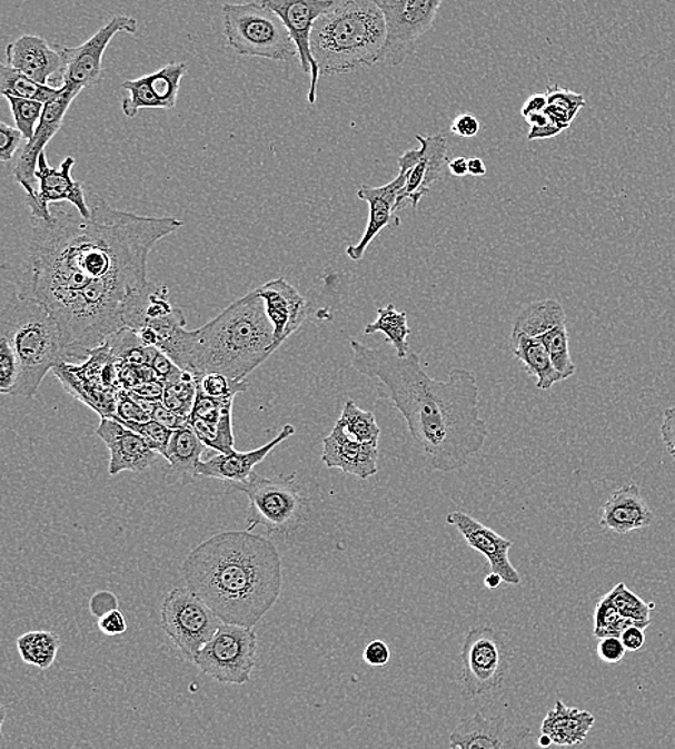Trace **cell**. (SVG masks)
<instances>
[{
	"instance_id": "obj_1",
	"label": "cell",
	"mask_w": 675,
	"mask_h": 749,
	"mask_svg": "<svg viewBox=\"0 0 675 749\" xmlns=\"http://www.w3.org/2000/svg\"><path fill=\"white\" fill-rule=\"evenodd\" d=\"M85 218L70 204H58L48 221L32 218L29 258L32 295L61 327L68 362L81 361L126 329L123 312L131 292L146 286L156 244L183 223L88 203Z\"/></svg>"
},
{
	"instance_id": "obj_2",
	"label": "cell",
	"mask_w": 675,
	"mask_h": 749,
	"mask_svg": "<svg viewBox=\"0 0 675 749\" xmlns=\"http://www.w3.org/2000/svg\"><path fill=\"white\" fill-rule=\"evenodd\" d=\"M349 345L351 366L374 384L379 400L403 415L428 467L439 473L466 467L488 437L487 423L479 417L476 375L454 368L447 380H434L417 352L398 357L359 341Z\"/></svg>"
},
{
	"instance_id": "obj_3",
	"label": "cell",
	"mask_w": 675,
	"mask_h": 749,
	"mask_svg": "<svg viewBox=\"0 0 675 749\" xmlns=\"http://www.w3.org/2000/svg\"><path fill=\"white\" fill-rule=\"evenodd\" d=\"M180 571L185 585L227 624L254 629L281 595L276 543L248 531L209 538L189 553Z\"/></svg>"
},
{
	"instance_id": "obj_4",
	"label": "cell",
	"mask_w": 675,
	"mask_h": 749,
	"mask_svg": "<svg viewBox=\"0 0 675 749\" xmlns=\"http://www.w3.org/2000/svg\"><path fill=\"white\" fill-rule=\"evenodd\" d=\"M266 306L252 290L199 329L180 332L166 355L198 380L221 374L232 381H246L274 354Z\"/></svg>"
},
{
	"instance_id": "obj_5",
	"label": "cell",
	"mask_w": 675,
	"mask_h": 749,
	"mask_svg": "<svg viewBox=\"0 0 675 749\" xmlns=\"http://www.w3.org/2000/svg\"><path fill=\"white\" fill-rule=\"evenodd\" d=\"M385 38L376 0H337L312 28L311 52L320 75H347L378 63Z\"/></svg>"
},
{
	"instance_id": "obj_6",
	"label": "cell",
	"mask_w": 675,
	"mask_h": 749,
	"mask_svg": "<svg viewBox=\"0 0 675 749\" xmlns=\"http://www.w3.org/2000/svg\"><path fill=\"white\" fill-rule=\"evenodd\" d=\"M0 325V335L12 347L21 372L13 395L31 398L48 372L68 364L61 327L32 293H14Z\"/></svg>"
},
{
	"instance_id": "obj_7",
	"label": "cell",
	"mask_w": 675,
	"mask_h": 749,
	"mask_svg": "<svg viewBox=\"0 0 675 749\" xmlns=\"http://www.w3.org/2000/svg\"><path fill=\"white\" fill-rule=\"evenodd\" d=\"M224 31L239 56L290 61L298 56L295 42L277 13L261 2L224 4Z\"/></svg>"
},
{
	"instance_id": "obj_8",
	"label": "cell",
	"mask_w": 675,
	"mask_h": 749,
	"mask_svg": "<svg viewBox=\"0 0 675 749\" xmlns=\"http://www.w3.org/2000/svg\"><path fill=\"white\" fill-rule=\"evenodd\" d=\"M229 486L232 492L246 493L249 499L248 532L264 526L268 535H287L300 525L307 499L296 482V474L268 479L254 472L246 483H232Z\"/></svg>"
},
{
	"instance_id": "obj_9",
	"label": "cell",
	"mask_w": 675,
	"mask_h": 749,
	"mask_svg": "<svg viewBox=\"0 0 675 749\" xmlns=\"http://www.w3.org/2000/svg\"><path fill=\"white\" fill-rule=\"evenodd\" d=\"M221 624L217 614L188 587L169 591L161 602V629L190 663Z\"/></svg>"
},
{
	"instance_id": "obj_10",
	"label": "cell",
	"mask_w": 675,
	"mask_h": 749,
	"mask_svg": "<svg viewBox=\"0 0 675 749\" xmlns=\"http://www.w3.org/2000/svg\"><path fill=\"white\" fill-rule=\"evenodd\" d=\"M257 650L254 629L222 623L200 649L193 664L219 683L247 684L256 668Z\"/></svg>"
},
{
	"instance_id": "obj_11",
	"label": "cell",
	"mask_w": 675,
	"mask_h": 749,
	"mask_svg": "<svg viewBox=\"0 0 675 749\" xmlns=\"http://www.w3.org/2000/svg\"><path fill=\"white\" fill-rule=\"evenodd\" d=\"M512 651L492 627L468 631L461 649V692L474 699L502 688L510 666Z\"/></svg>"
},
{
	"instance_id": "obj_12",
	"label": "cell",
	"mask_w": 675,
	"mask_h": 749,
	"mask_svg": "<svg viewBox=\"0 0 675 749\" xmlns=\"http://www.w3.org/2000/svg\"><path fill=\"white\" fill-rule=\"evenodd\" d=\"M385 17L386 38L379 62L400 66L437 18L441 0H376Z\"/></svg>"
},
{
	"instance_id": "obj_13",
	"label": "cell",
	"mask_w": 675,
	"mask_h": 749,
	"mask_svg": "<svg viewBox=\"0 0 675 749\" xmlns=\"http://www.w3.org/2000/svg\"><path fill=\"white\" fill-rule=\"evenodd\" d=\"M166 287L148 283L127 297L123 323L146 346L160 349L166 341L186 326L183 312L169 302Z\"/></svg>"
},
{
	"instance_id": "obj_14",
	"label": "cell",
	"mask_w": 675,
	"mask_h": 749,
	"mask_svg": "<svg viewBox=\"0 0 675 749\" xmlns=\"http://www.w3.org/2000/svg\"><path fill=\"white\" fill-rule=\"evenodd\" d=\"M139 23L133 17L116 14L80 47L60 46L63 60L62 86L86 90L102 80V58L111 39L119 33L137 32Z\"/></svg>"
},
{
	"instance_id": "obj_15",
	"label": "cell",
	"mask_w": 675,
	"mask_h": 749,
	"mask_svg": "<svg viewBox=\"0 0 675 749\" xmlns=\"http://www.w3.org/2000/svg\"><path fill=\"white\" fill-rule=\"evenodd\" d=\"M417 140L420 149L405 151L398 159L399 166H406V184L400 190L398 205L404 207L406 200H410L413 207L418 209L420 199L429 194L430 186L445 179L448 170V141L444 134L434 136L418 135Z\"/></svg>"
},
{
	"instance_id": "obj_16",
	"label": "cell",
	"mask_w": 675,
	"mask_h": 749,
	"mask_svg": "<svg viewBox=\"0 0 675 749\" xmlns=\"http://www.w3.org/2000/svg\"><path fill=\"white\" fill-rule=\"evenodd\" d=\"M262 2L280 17L290 33L300 57L302 71L311 77L308 102L316 105L320 70L311 52V32L317 19L335 0H262Z\"/></svg>"
},
{
	"instance_id": "obj_17",
	"label": "cell",
	"mask_w": 675,
	"mask_h": 749,
	"mask_svg": "<svg viewBox=\"0 0 675 749\" xmlns=\"http://www.w3.org/2000/svg\"><path fill=\"white\" fill-rule=\"evenodd\" d=\"M76 158L68 156L63 159L60 168H51L48 165L47 155L42 154L38 160L37 179L39 189L31 198H27L28 207L31 208L33 219H51V204H71L85 218L91 217L90 205L86 199L85 188L80 183L72 179V168Z\"/></svg>"
},
{
	"instance_id": "obj_18",
	"label": "cell",
	"mask_w": 675,
	"mask_h": 749,
	"mask_svg": "<svg viewBox=\"0 0 675 749\" xmlns=\"http://www.w3.org/2000/svg\"><path fill=\"white\" fill-rule=\"evenodd\" d=\"M80 92L81 90H78V88L61 86L60 96L46 105L36 135L23 146L17 165H14L13 176L17 183L26 189L27 198H31L38 193L36 189L38 160L42 154H46V150H43L46 146L61 130L67 111Z\"/></svg>"
},
{
	"instance_id": "obj_19",
	"label": "cell",
	"mask_w": 675,
	"mask_h": 749,
	"mask_svg": "<svg viewBox=\"0 0 675 749\" xmlns=\"http://www.w3.org/2000/svg\"><path fill=\"white\" fill-rule=\"evenodd\" d=\"M530 729L482 712L464 719L449 737V749H528Z\"/></svg>"
},
{
	"instance_id": "obj_20",
	"label": "cell",
	"mask_w": 675,
	"mask_h": 749,
	"mask_svg": "<svg viewBox=\"0 0 675 749\" xmlns=\"http://www.w3.org/2000/svg\"><path fill=\"white\" fill-rule=\"evenodd\" d=\"M186 72V63L172 62L161 67L155 75L125 81L123 88L130 92L121 105L125 116L133 119L137 112L145 109H175Z\"/></svg>"
},
{
	"instance_id": "obj_21",
	"label": "cell",
	"mask_w": 675,
	"mask_h": 749,
	"mask_svg": "<svg viewBox=\"0 0 675 749\" xmlns=\"http://www.w3.org/2000/svg\"><path fill=\"white\" fill-rule=\"evenodd\" d=\"M406 174H408V168L399 166V175L389 184L379 186V188L364 185L357 190V198L369 205V221L360 242L346 249L347 257L354 262H360L365 257L366 249L384 229L399 227L400 219L395 213L398 210L396 205H398L400 190L406 184Z\"/></svg>"
},
{
	"instance_id": "obj_22",
	"label": "cell",
	"mask_w": 675,
	"mask_h": 749,
	"mask_svg": "<svg viewBox=\"0 0 675 749\" xmlns=\"http://www.w3.org/2000/svg\"><path fill=\"white\" fill-rule=\"evenodd\" d=\"M274 329L272 351L300 329L308 316V303L286 278H276L256 288Z\"/></svg>"
},
{
	"instance_id": "obj_23",
	"label": "cell",
	"mask_w": 675,
	"mask_h": 749,
	"mask_svg": "<svg viewBox=\"0 0 675 749\" xmlns=\"http://www.w3.org/2000/svg\"><path fill=\"white\" fill-rule=\"evenodd\" d=\"M447 523L457 529L471 550L486 558L494 574L500 575L506 584H522V575L508 560V552L513 546L510 540L498 535L496 531L484 526L483 523L464 512L448 513Z\"/></svg>"
},
{
	"instance_id": "obj_24",
	"label": "cell",
	"mask_w": 675,
	"mask_h": 749,
	"mask_svg": "<svg viewBox=\"0 0 675 749\" xmlns=\"http://www.w3.org/2000/svg\"><path fill=\"white\" fill-rule=\"evenodd\" d=\"M379 443H360L346 433L337 420L335 428L322 438L321 462L327 469H339L347 476L368 480L378 473Z\"/></svg>"
},
{
	"instance_id": "obj_25",
	"label": "cell",
	"mask_w": 675,
	"mask_h": 749,
	"mask_svg": "<svg viewBox=\"0 0 675 749\" xmlns=\"http://www.w3.org/2000/svg\"><path fill=\"white\" fill-rule=\"evenodd\" d=\"M96 433L109 449L110 476H117L121 472L141 473L158 462L159 454L139 434L125 427L119 421L101 418Z\"/></svg>"
},
{
	"instance_id": "obj_26",
	"label": "cell",
	"mask_w": 675,
	"mask_h": 749,
	"mask_svg": "<svg viewBox=\"0 0 675 749\" xmlns=\"http://www.w3.org/2000/svg\"><path fill=\"white\" fill-rule=\"evenodd\" d=\"M232 398H212L198 388L189 427L200 442L219 454H229L235 450L232 427Z\"/></svg>"
},
{
	"instance_id": "obj_27",
	"label": "cell",
	"mask_w": 675,
	"mask_h": 749,
	"mask_svg": "<svg viewBox=\"0 0 675 749\" xmlns=\"http://www.w3.org/2000/svg\"><path fill=\"white\" fill-rule=\"evenodd\" d=\"M296 434L295 425H284L280 434L272 438L270 443L261 445L251 452L238 453L234 450L229 454H218L202 462L198 467V476L224 480L228 484L246 483L252 476L254 467L262 463L267 455L276 450L278 445Z\"/></svg>"
},
{
	"instance_id": "obj_28",
	"label": "cell",
	"mask_w": 675,
	"mask_h": 749,
	"mask_svg": "<svg viewBox=\"0 0 675 749\" xmlns=\"http://www.w3.org/2000/svg\"><path fill=\"white\" fill-rule=\"evenodd\" d=\"M8 66L21 75L31 78L38 85L48 86V81L58 72H63L60 51H53L46 39L37 36H22L7 48Z\"/></svg>"
},
{
	"instance_id": "obj_29",
	"label": "cell",
	"mask_w": 675,
	"mask_h": 749,
	"mask_svg": "<svg viewBox=\"0 0 675 749\" xmlns=\"http://www.w3.org/2000/svg\"><path fill=\"white\" fill-rule=\"evenodd\" d=\"M654 521V513L641 496L637 484H625L611 494L604 504L600 526L615 533H629L647 528Z\"/></svg>"
},
{
	"instance_id": "obj_30",
	"label": "cell",
	"mask_w": 675,
	"mask_h": 749,
	"mask_svg": "<svg viewBox=\"0 0 675 749\" xmlns=\"http://www.w3.org/2000/svg\"><path fill=\"white\" fill-rule=\"evenodd\" d=\"M594 725L595 717L590 712L566 707L562 700H556L555 708L543 719L542 733L557 747H576L585 742Z\"/></svg>"
},
{
	"instance_id": "obj_31",
	"label": "cell",
	"mask_w": 675,
	"mask_h": 749,
	"mask_svg": "<svg viewBox=\"0 0 675 749\" xmlns=\"http://www.w3.org/2000/svg\"><path fill=\"white\" fill-rule=\"evenodd\" d=\"M207 449L192 428L173 431L165 455L169 463V473L173 474V482H192L198 476V467Z\"/></svg>"
},
{
	"instance_id": "obj_32",
	"label": "cell",
	"mask_w": 675,
	"mask_h": 749,
	"mask_svg": "<svg viewBox=\"0 0 675 749\" xmlns=\"http://www.w3.org/2000/svg\"><path fill=\"white\" fill-rule=\"evenodd\" d=\"M512 351L527 374L536 380L537 390L546 393L553 385L564 381L539 341L526 335L512 336Z\"/></svg>"
},
{
	"instance_id": "obj_33",
	"label": "cell",
	"mask_w": 675,
	"mask_h": 749,
	"mask_svg": "<svg viewBox=\"0 0 675 749\" xmlns=\"http://www.w3.org/2000/svg\"><path fill=\"white\" fill-rule=\"evenodd\" d=\"M566 313L564 306L553 298L528 303L522 308L513 326L512 336L526 335L537 339L543 333L553 327L565 325Z\"/></svg>"
},
{
	"instance_id": "obj_34",
	"label": "cell",
	"mask_w": 675,
	"mask_h": 749,
	"mask_svg": "<svg viewBox=\"0 0 675 749\" xmlns=\"http://www.w3.org/2000/svg\"><path fill=\"white\" fill-rule=\"evenodd\" d=\"M378 317L374 323L365 327V335H375L384 333L386 341L395 347V355L406 357L409 354L408 336L410 329L408 326V315L406 312H398L394 303L388 306L379 307Z\"/></svg>"
},
{
	"instance_id": "obj_35",
	"label": "cell",
	"mask_w": 675,
	"mask_h": 749,
	"mask_svg": "<svg viewBox=\"0 0 675 749\" xmlns=\"http://www.w3.org/2000/svg\"><path fill=\"white\" fill-rule=\"evenodd\" d=\"M61 640L52 631H29L17 641L22 662L36 666L39 670H48L56 663Z\"/></svg>"
},
{
	"instance_id": "obj_36",
	"label": "cell",
	"mask_w": 675,
	"mask_h": 749,
	"mask_svg": "<svg viewBox=\"0 0 675 749\" xmlns=\"http://www.w3.org/2000/svg\"><path fill=\"white\" fill-rule=\"evenodd\" d=\"M0 91L3 97H17V99L31 100L48 105L60 96L61 87L38 85L21 72L13 70L8 63L0 66Z\"/></svg>"
},
{
	"instance_id": "obj_37",
	"label": "cell",
	"mask_w": 675,
	"mask_h": 749,
	"mask_svg": "<svg viewBox=\"0 0 675 749\" xmlns=\"http://www.w3.org/2000/svg\"><path fill=\"white\" fill-rule=\"evenodd\" d=\"M546 97V115L549 116L552 125L559 134L569 129L577 112L586 106L585 97L579 92L566 90L557 85L547 87Z\"/></svg>"
},
{
	"instance_id": "obj_38",
	"label": "cell",
	"mask_w": 675,
	"mask_h": 749,
	"mask_svg": "<svg viewBox=\"0 0 675 749\" xmlns=\"http://www.w3.org/2000/svg\"><path fill=\"white\" fill-rule=\"evenodd\" d=\"M340 423L351 438L360 443H379L380 427L371 411L360 410L354 400H347L341 411Z\"/></svg>"
},
{
	"instance_id": "obj_39",
	"label": "cell",
	"mask_w": 675,
	"mask_h": 749,
	"mask_svg": "<svg viewBox=\"0 0 675 749\" xmlns=\"http://www.w3.org/2000/svg\"><path fill=\"white\" fill-rule=\"evenodd\" d=\"M536 341H539L545 346L553 365H555L556 371L559 372L564 381L572 378L576 374V365L570 357L569 335H567L566 323L543 333Z\"/></svg>"
},
{
	"instance_id": "obj_40",
	"label": "cell",
	"mask_w": 675,
	"mask_h": 749,
	"mask_svg": "<svg viewBox=\"0 0 675 749\" xmlns=\"http://www.w3.org/2000/svg\"><path fill=\"white\" fill-rule=\"evenodd\" d=\"M199 380L197 376L183 372L182 378L175 384L166 385L161 405L173 413L189 418L192 414L195 401H197Z\"/></svg>"
},
{
	"instance_id": "obj_41",
	"label": "cell",
	"mask_w": 675,
	"mask_h": 749,
	"mask_svg": "<svg viewBox=\"0 0 675 749\" xmlns=\"http://www.w3.org/2000/svg\"><path fill=\"white\" fill-rule=\"evenodd\" d=\"M606 597L613 602V605L618 610L621 615L637 621V623L644 625L645 629L651 624V611L655 609L654 602H645L644 600H641L637 594H634V592L624 584V582L615 585Z\"/></svg>"
},
{
	"instance_id": "obj_42",
	"label": "cell",
	"mask_w": 675,
	"mask_h": 749,
	"mask_svg": "<svg viewBox=\"0 0 675 749\" xmlns=\"http://www.w3.org/2000/svg\"><path fill=\"white\" fill-rule=\"evenodd\" d=\"M594 623V634L595 638H598L599 640L605 638H621L624 631L633 625L641 627V629L645 630V627L637 623V621L621 615L618 610L613 605V602H611L606 595L602 597L598 605H596Z\"/></svg>"
},
{
	"instance_id": "obj_43",
	"label": "cell",
	"mask_w": 675,
	"mask_h": 749,
	"mask_svg": "<svg viewBox=\"0 0 675 749\" xmlns=\"http://www.w3.org/2000/svg\"><path fill=\"white\" fill-rule=\"evenodd\" d=\"M7 100L9 107H11L17 129L21 131L27 141L31 140L33 135H36L46 105L38 101L17 99V97H7Z\"/></svg>"
},
{
	"instance_id": "obj_44",
	"label": "cell",
	"mask_w": 675,
	"mask_h": 749,
	"mask_svg": "<svg viewBox=\"0 0 675 749\" xmlns=\"http://www.w3.org/2000/svg\"><path fill=\"white\" fill-rule=\"evenodd\" d=\"M125 427L135 431L136 434H139L141 438L148 443L149 447L153 450L155 453L159 455H166L168 452V445L170 438H172L173 431H170L163 425L156 423V421L150 420L148 423H120Z\"/></svg>"
},
{
	"instance_id": "obj_45",
	"label": "cell",
	"mask_w": 675,
	"mask_h": 749,
	"mask_svg": "<svg viewBox=\"0 0 675 749\" xmlns=\"http://www.w3.org/2000/svg\"><path fill=\"white\" fill-rule=\"evenodd\" d=\"M249 388L248 381H232L221 374H208L199 380V390L212 398H232Z\"/></svg>"
},
{
	"instance_id": "obj_46",
	"label": "cell",
	"mask_w": 675,
	"mask_h": 749,
	"mask_svg": "<svg viewBox=\"0 0 675 749\" xmlns=\"http://www.w3.org/2000/svg\"><path fill=\"white\" fill-rule=\"evenodd\" d=\"M19 362L12 347L0 337V393L13 395L19 382Z\"/></svg>"
},
{
	"instance_id": "obj_47",
	"label": "cell",
	"mask_w": 675,
	"mask_h": 749,
	"mask_svg": "<svg viewBox=\"0 0 675 749\" xmlns=\"http://www.w3.org/2000/svg\"><path fill=\"white\" fill-rule=\"evenodd\" d=\"M111 420L119 423H148L151 418L133 395L120 393L116 400V415Z\"/></svg>"
},
{
	"instance_id": "obj_48",
	"label": "cell",
	"mask_w": 675,
	"mask_h": 749,
	"mask_svg": "<svg viewBox=\"0 0 675 749\" xmlns=\"http://www.w3.org/2000/svg\"><path fill=\"white\" fill-rule=\"evenodd\" d=\"M150 368L153 371L156 378L163 382L165 385L175 384V382H178L183 375V371L180 369L168 355H165L163 352L159 349L156 351Z\"/></svg>"
},
{
	"instance_id": "obj_49",
	"label": "cell",
	"mask_w": 675,
	"mask_h": 749,
	"mask_svg": "<svg viewBox=\"0 0 675 749\" xmlns=\"http://www.w3.org/2000/svg\"><path fill=\"white\" fill-rule=\"evenodd\" d=\"M26 139L17 127L0 124V160L11 161L17 155L19 146Z\"/></svg>"
},
{
	"instance_id": "obj_50",
	"label": "cell",
	"mask_w": 675,
	"mask_h": 749,
	"mask_svg": "<svg viewBox=\"0 0 675 749\" xmlns=\"http://www.w3.org/2000/svg\"><path fill=\"white\" fill-rule=\"evenodd\" d=\"M598 656L602 662L615 664L625 658L626 649L621 638L600 639L598 643Z\"/></svg>"
},
{
	"instance_id": "obj_51",
	"label": "cell",
	"mask_w": 675,
	"mask_h": 749,
	"mask_svg": "<svg viewBox=\"0 0 675 749\" xmlns=\"http://www.w3.org/2000/svg\"><path fill=\"white\" fill-rule=\"evenodd\" d=\"M115 610H119V600L111 591L102 590L91 597L90 611L97 619H101V617Z\"/></svg>"
},
{
	"instance_id": "obj_52",
	"label": "cell",
	"mask_w": 675,
	"mask_h": 749,
	"mask_svg": "<svg viewBox=\"0 0 675 749\" xmlns=\"http://www.w3.org/2000/svg\"><path fill=\"white\" fill-rule=\"evenodd\" d=\"M364 660L371 668H384L390 660L389 645L381 640L370 641L364 651Z\"/></svg>"
},
{
	"instance_id": "obj_53",
	"label": "cell",
	"mask_w": 675,
	"mask_h": 749,
	"mask_svg": "<svg viewBox=\"0 0 675 749\" xmlns=\"http://www.w3.org/2000/svg\"><path fill=\"white\" fill-rule=\"evenodd\" d=\"M151 420L156 421V423H159L160 425H163V427L170 431H178L189 427V418L173 413V411L166 408V406L161 404L156 406L153 414H151Z\"/></svg>"
},
{
	"instance_id": "obj_54",
	"label": "cell",
	"mask_w": 675,
	"mask_h": 749,
	"mask_svg": "<svg viewBox=\"0 0 675 749\" xmlns=\"http://www.w3.org/2000/svg\"><path fill=\"white\" fill-rule=\"evenodd\" d=\"M479 121L471 112H463L455 117L451 124V131L455 136L464 137V139H473L479 131Z\"/></svg>"
},
{
	"instance_id": "obj_55",
	"label": "cell",
	"mask_w": 675,
	"mask_h": 749,
	"mask_svg": "<svg viewBox=\"0 0 675 749\" xmlns=\"http://www.w3.org/2000/svg\"><path fill=\"white\" fill-rule=\"evenodd\" d=\"M97 624H99L101 633L110 635V638L125 634L127 631V621L120 610L111 611V613L101 617Z\"/></svg>"
},
{
	"instance_id": "obj_56",
	"label": "cell",
	"mask_w": 675,
	"mask_h": 749,
	"mask_svg": "<svg viewBox=\"0 0 675 749\" xmlns=\"http://www.w3.org/2000/svg\"><path fill=\"white\" fill-rule=\"evenodd\" d=\"M662 437L669 453L673 452L675 447V405L669 406L668 410H665L663 425H662Z\"/></svg>"
},
{
	"instance_id": "obj_57",
	"label": "cell",
	"mask_w": 675,
	"mask_h": 749,
	"mask_svg": "<svg viewBox=\"0 0 675 749\" xmlns=\"http://www.w3.org/2000/svg\"><path fill=\"white\" fill-rule=\"evenodd\" d=\"M621 640H623L626 651H638L645 644L644 629L637 625L629 627L621 635Z\"/></svg>"
},
{
	"instance_id": "obj_58",
	"label": "cell",
	"mask_w": 675,
	"mask_h": 749,
	"mask_svg": "<svg viewBox=\"0 0 675 749\" xmlns=\"http://www.w3.org/2000/svg\"><path fill=\"white\" fill-rule=\"evenodd\" d=\"M547 109V97L545 95H535L532 96L525 102V106L522 107L523 119H528V117L542 115Z\"/></svg>"
},
{
	"instance_id": "obj_59",
	"label": "cell",
	"mask_w": 675,
	"mask_h": 749,
	"mask_svg": "<svg viewBox=\"0 0 675 749\" xmlns=\"http://www.w3.org/2000/svg\"><path fill=\"white\" fill-rule=\"evenodd\" d=\"M448 170L449 174L457 176V178H466L468 176V159L455 158L449 160Z\"/></svg>"
},
{
	"instance_id": "obj_60",
	"label": "cell",
	"mask_w": 675,
	"mask_h": 749,
	"mask_svg": "<svg viewBox=\"0 0 675 749\" xmlns=\"http://www.w3.org/2000/svg\"><path fill=\"white\" fill-rule=\"evenodd\" d=\"M487 174L486 165L479 158H469L468 159V175L469 176H484Z\"/></svg>"
},
{
	"instance_id": "obj_61",
	"label": "cell",
	"mask_w": 675,
	"mask_h": 749,
	"mask_svg": "<svg viewBox=\"0 0 675 749\" xmlns=\"http://www.w3.org/2000/svg\"><path fill=\"white\" fill-rule=\"evenodd\" d=\"M502 582H504L503 578L498 574H494V572H490V574L486 576V580H484V584H486L488 590H497L498 587L502 585Z\"/></svg>"
},
{
	"instance_id": "obj_62",
	"label": "cell",
	"mask_w": 675,
	"mask_h": 749,
	"mask_svg": "<svg viewBox=\"0 0 675 749\" xmlns=\"http://www.w3.org/2000/svg\"><path fill=\"white\" fill-rule=\"evenodd\" d=\"M539 746L542 748L547 749V748L553 746V741L549 737L545 736V733H542V736L539 738Z\"/></svg>"
},
{
	"instance_id": "obj_63",
	"label": "cell",
	"mask_w": 675,
	"mask_h": 749,
	"mask_svg": "<svg viewBox=\"0 0 675 749\" xmlns=\"http://www.w3.org/2000/svg\"><path fill=\"white\" fill-rule=\"evenodd\" d=\"M673 199H674V203H675V186H674V189H673Z\"/></svg>"
},
{
	"instance_id": "obj_64",
	"label": "cell",
	"mask_w": 675,
	"mask_h": 749,
	"mask_svg": "<svg viewBox=\"0 0 675 749\" xmlns=\"http://www.w3.org/2000/svg\"><path fill=\"white\" fill-rule=\"evenodd\" d=\"M669 454H672V455H673V457L675 459V447L673 449V452H672V453H669Z\"/></svg>"
}]
</instances>
